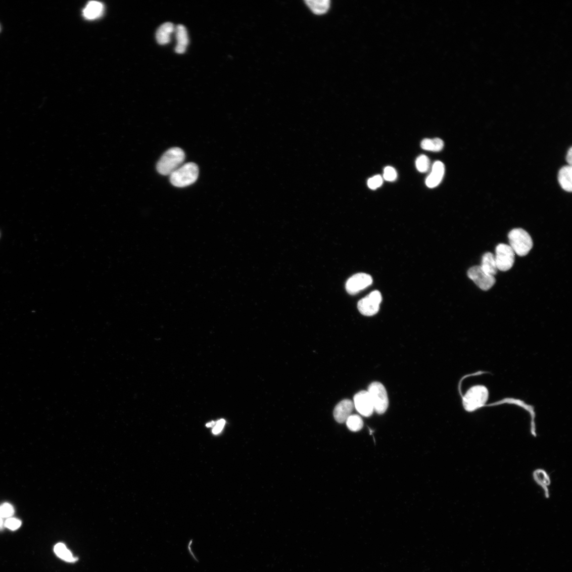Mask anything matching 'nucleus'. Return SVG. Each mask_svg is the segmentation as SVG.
<instances>
[{
  "label": "nucleus",
  "instance_id": "21",
  "mask_svg": "<svg viewBox=\"0 0 572 572\" xmlns=\"http://www.w3.org/2000/svg\"><path fill=\"white\" fill-rule=\"evenodd\" d=\"M346 422L349 430L354 432L360 431L364 425L361 417L358 415H351Z\"/></svg>",
  "mask_w": 572,
  "mask_h": 572
},
{
  "label": "nucleus",
  "instance_id": "1",
  "mask_svg": "<svg viewBox=\"0 0 572 572\" xmlns=\"http://www.w3.org/2000/svg\"><path fill=\"white\" fill-rule=\"evenodd\" d=\"M185 158V153L181 149L171 148L165 152L158 161L157 171L162 175H170L182 166Z\"/></svg>",
  "mask_w": 572,
  "mask_h": 572
},
{
  "label": "nucleus",
  "instance_id": "6",
  "mask_svg": "<svg viewBox=\"0 0 572 572\" xmlns=\"http://www.w3.org/2000/svg\"><path fill=\"white\" fill-rule=\"evenodd\" d=\"M382 296L378 291L370 293L358 303V309L360 313L366 316L376 314L379 310Z\"/></svg>",
  "mask_w": 572,
  "mask_h": 572
},
{
  "label": "nucleus",
  "instance_id": "30",
  "mask_svg": "<svg viewBox=\"0 0 572 572\" xmlns=\"http://www.w3.org/2000/svg\"><path fill=\"white\" fill-rule=\"evenodd\" d=\"M3 523H4L3 520L2 518H1V517H0V527L3 526Z\"/></svg>",
  "mask_w": 572,
  "mask_h": 572
},
{
  "label": "nucleus",
  "instance_id": "7",
  "mask_svg": "<svg viewBox=\"0 0 572 572\" xmlns=\"http://www.w3.org/2000/svg\"><path fill=\"white\" fill-rule=\"evenodd\" d=\"M495 259L498 269L501 271H507L513 266L515 253L510 246L499 244L496 249Z\"/></svg>",
  "mask_w": 572,
  "mask_h": 572
},
{
  "label": "nucleus",
  "instance_id": "3",
  "mask_svg": "<svg viewBox=\"0 0 572 572\" xmlns=\"http://www.w3.org/2000/svg\"><path fill=\"white\" fill-rule=\"evenodd\" d=\"M510 246L515 254L520 257L528 254L533 247V240L530 235L522 228H515L508 234Z\"/></svg>",
  "mask_w": 572,
  "mask_h": 572
},
{
  "label": "nucleus",
  "instance_id": "28",
  "mask_svg": "<svg viewBox=\"0 0 572 572\" xmlns=\"http://www.w3.org/2000/svg\"><path fill=\"white\" fill-rule=\"evenodd\" d=\"M571 154H572V149H571V148H570L569 149V150H568V151L567 152V155L566 156V161L569 164V166H571V162H572Z\"/></svg>",
  "mask_w": 572,
  "mask_h": 572
},
{
  "label": "nucleus",
  "instance_id": "14",
  "mask_svg": "<svg viewBox=\"0 0 572 572\" xmlns=\"http://www.w3.org/2000/svg\"><path fill=\"white\" fill-rule=\"evenodd\" d=\"M175 28L174 25L168 22L162 25L157 30L156 39L160 45H164L169 43L171 40V36L175 31Z\"/></svg>",
  "mask_w": 572,
  "mask_h": 572
},
{
  "label": "nucleus",
  "instance_id": "17",
  "mask_svg": "<svg viewBox=\"0 0 572 572\" xmlns=\"http://www.w3.org/2000/svg\"><path fill=\"white\" fill-rule=\"evenodd\" d=\"M558 181L562 188L565 191L572 190V169L571 166H566L560 170L558 173Z\"/></svg>",
  "mask_w": 572,
  "mask_h": 572
},
{
  "label": "nucleus",
  "instance_id": "12",
  "mask_svg": "<svg viewBox=\"0 0 572 572\" xmlns=\"http://www.w3.org/2000/svg\"><path fill=\"white\" fill-rule=\"evenodd\" d=\"M445 174V166L441 161H436L433 164L432 172L427 177L425 183L427 186L434 188L442 182Z\"/></svg>",
  "mask_w": 572,
  "mask_h": 572
},
{
  "label": "nucleus",
  "instance_id": "22",
  "mask_svg": "<svg viewBox=\"0 0 572 572\" xmlns=\"http://www.w3.org/2000/svg\"><path fill=\"white\" fill-rule=\"evenodd\" d=\"M416 167L419 172H426L430 168V160L426 156L421 155L416 160Z\"/></svg>",
  "mask_w": 572,
  "mask_h": 572
},
{
  "label": "nucleus",
  "instance_id": "20",
  "mask_svg": "<svg viewBox=\"0 0 572 572\" xmlns=\"http://www.w3.org/2000/svg\"><path fill=\"white\" fill-rule=\"evenodd\" d=\"M54 552L60 558L68 562H75L77 558L73 556L66 546L63 543H59L54 547Z\"/></svg>",
  "mask_w": 572,
  "mask_h": 572
},
{
  "label": "nucleus",
  "instance_id": "16",
  "mask_svg": "<svg viewBox=\"0 0 572 572\" xmlns=\"http://www.w3.org/2000/svg\"><path fill=\"white\" fill-rule=\"evenodd\" d=\"M480 267L483 271L492 276L497 273L498 270L495 256L490 252H487L483 256Z\"/></svg>",
  "mask_w": 572,
  "mask_h": 572
},
{
  "label": "nucleus",
  "instance_id": "23",
  "mask_svg": "<svg viewBox=\"0 0 572 572\" xmlns=\"http://www.w3.org/2000/svg\"><path fill=\"white\" fill-rule=\"evenodd\" d=\"M14 512L13 506L9 503H5L0 506V517L2 518H10L14 515Z\"/></svg>",
  "mask_w": 572,
  "mask_h": 572
},
{
  "label": "nucleus",
  "instance_id": "13",
  "mask_svg": "<svg viewBox=\"0 0 572 572\" xmlns=\"http://www.w3.org/2000/svg\"><path fill=\"white\" fill-rule=\"evenodd\" d=\"M176 39L177 44L175 52L178 54H183L189 43V37L185 27L182 25H178L175 29Z\"/></svg>",
  "mask_w": 572,
  "mask_h": 572
},
{
  "label": "nucleus",
  "instance_id": "8",
  "mask_svg": "<svg viewBox=\"0 0 572 572\" xmlns=\"http://www.w3.org/2000/svg\"><path fill=\"white\" fill-rule=\"evenodd\" d=\"M467 275L480 289L485 291L491 289L496 281L494 276L483 271L480 266H474L470 268L467 272Z\"/></svg>",
  "mask_w": 572,
  "mask_h": 572
},
{
  "label": "nucleus",
  "instance_id": "5",
  "mask_svg": "<svg viewBox=\"0 0 572 572\" xmlns=\"http://www.w3.org/2000/svg\"><path fill=\"white\" fill-rule=\"evenodd\" d=\"M368 392L371 399L374 411L379 414L386 412L389 407L387 391L383 385L377 382H373L368 387Z\"/></svg>",
  "mask_w": 572,
  "mask_h": 572
},
{
  "label": "nucleus",
  "instance_id": "18",
  "mask_svg": "<svg viewBox=\"0 0 572 572\" xmlns=\"http://www.w3.org/2000/svg\"><path fill=\"white\" fill-rule=\"evenodd\" d=\"M329 0H306L305 3L316 15L326 13L330 7Z\"/></svg>",
  "mask_w": 572,
  "mask_h": 572
},
{
  "label": "nucleus",
  "instance_id": "11",
  "mask_svg": "<svg viewBox=\"0 0 572 572\" xmlns=\"http://www.w3.org/2000/svg\"><path fill=\"white\" fill-rule=\"evenodd\" d=\"M354 408V403L351 400L346 399L341 401L334 410L333 415L336 421L339 423L346 422L353 412Z\"/></svg>",
  "mask_w": 572,
  "mask_h": 572
},
{
  "label": "nucleus",
  "instance_id": "29",
  "mask_svg": "<svg viewBox=\"0 0 572 572\" xmlns=\"http://www.w3.org/2000/svg\"><path fill=\"white\" fill-rule=\"evenodd\" d=\"M215 424V422H214V421H212V422H210V423H207V424H206V426H207V427H212V426H213V425H214Z\"/></svg>",
  "mask_w": 572,
  "mask_h": 572
},
{
  "label": "nucleus",
  "instance_id": "25",
  "mask_svg": "<svg viewBox=\"0 0 572 572\" xmlns=\"http://www.w3.org/2000/svg\"><path fill=\"white\" fill-rule=\"evenodd\" d=\"M383 183V178L380 175L374 176L368 181V186L372 190H375L379 188Z\"/></svg>",
  "mask_w": 572,
  "mask_h": 572
},
{
  "label": "nucleus",
  "instance_id": "10",
  "mask_svg": "<svg viewBox=\"0 0 572 572\" xmlns=\"http://www.w3.org/2000/svg\"><path fill=\"white\" fill-rule=\"evenodd\" d=\"M354 406L362 415L369 417L373 411V406L368 391H362L357 393L354 398Z\"/></svg>",
  "mask_w": 572,
  "mask_h": 572
},
{
  "label": "nucleus",
  "instance_id": "15",
  "mask_svg": "<svg viewBox=\"0 0 572 572\" xmlns=\"http://www.w3.org/2000/svg\"><path fill=\"white\" fill-rule=\"evenodd\" d=\"M104 6L98 2H90L83 10V17L87 20H94L101 17L104 13Z\"/></svg>",
  "mask_w": 572,
  "mask_h": 572
},
{
  "label": "nucleus",
  "instance_id": "9",
  "mask_svg": "<svg viewBox=\"0 0 572 572\" xmlns=\"http://www.w3.org/2000/svg\"><path fill=\"white\" fill-rule=\"evenodd\" d=\"M372 283V278L369 274L358 273L347 280L346 289L349 294L354 295L369 287Z\"/></svg>",
  "mask_w": 572,
  "mask_h": 572
},
{
  "label": "nucleus",
  "instance_id": "24",
  "mask_svg": "<svg viewBox=\"0 0 572 572\" xmlns=\"http://www.w3.org/2000/svg\"><path fill=\"white\" fill-rule=\"evenodd\" d=\"M398 174L395 169L391 167H387L384 171V178L388 181H394L397 179Z\"/></svg>",
  "mask_w": 572,
  "mask_h": 572
},
{
  "label": "nucleus",
  "instance_id": "26",
  "mask_svg": "<svg viewBox=\"0 0 572 572\" xmlns=\"http://www.w3.org/2000/svg\"><path fill=\"white\" fill-rule=\"evenodd\" d=\"M21 522L20 520L13 518H8L6 522L5 526L8 529L12 531H16L19 529L21 526Z\"/></svg>",
  "mask_w": 572,
  "mask_h": 572
},
{
  "label": "nucleus",
  "instance_id": "4",
  "mask_svg": "<svg viewBox=\"0 0 572 572\" xmlns=\"http://www.w3.org/2000/svg\"><path fill=\"white\" fill-rule=\"evenodd\" d=\"M489 393L484 386H477L471 388L466 393L463 403L468 412L475 411L483 407L488 401Z\"/></svg>",
  "mask_w": 572,
  "mask_h": 572
},
{
  "label": "nucleus",
  "instance_id": "27",
  "mask_svg": "<svg viewBox=\"0 0 572 572\" xmlns=\"http://www.w3.org/2000/svg\"><path fill=\"white\" fill-rule=\"evenodd\" d=\"M225 421L224 419L219 420L215 424L214 428L213 429V433L215 435L221 433L225 425Z\"/></svg>",
  "mask_w": 572,
  "mask_h": 572
},
{
  "label": "nucleus",
  "instance_id": "19",
  "mask_svg": "<svg viewBox=\"0 0 572 572\" xmlns=\"http://www.w3.org/2000/svg\"><path fill=\"white\" fill-rule=\"evenodd\" d=\"M421 147L424 150L438 152L443 149L444 142L442 139L438 138H426L421 141Z\"/></svg>",
  "mask_w": 572,
  "mask_h": 572
},
{
  "label": "nucleus",
  "instance_id": "31",
  "mask_svg": "<svg viewBox=\"0 0 572 572\" xmlns=\"http://www.w3.org/2000/svg\"><path fill=\"white\" fill-rule=\"evenodd\" d=\"M1 30H2L1 26H0V31H1Z\"/></svg>",
  "mask_w": 572,
  "mask_h": 572
},
{
  "label": "nucleus",
  "instance_id": "2",
  "mask_svg": "<svg viewBox=\"0 0 572 572\" xmlns=\"http://www.w3.org/2000/svg\"><path fill=\"white\" fill-rule=\"evenodd\" d=\"M199 168L193 162L182 165L170 175L172 185L177 187H185L195 183L199 177Z\"/></svg>",
  "mask_w": 572,
  "mask_h": 572
}]
</instances>
